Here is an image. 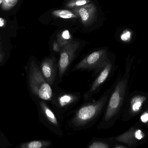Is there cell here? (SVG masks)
I'll list each match as a JSON object with an SVG mask.
<instances>
[{
    "label": "cell",
    "instance_id": "6da1fadb",
    "mask_svg": "<svg viewBox=\"0 0 148 148\" xmlns=\"http://www.w3.org/2000/svg\"><path fill=\"white\" fill-rule=\"evenodd\" d=\"M111 88L104 92L97 100H91L84 103L76 111L72 123L77 127L84 126L97 118L106 109Z\"/></svg>",
    "mask_w": 148,
    "mask_h": 148
},
{
    "label": "cell",
    "instance_id": "7a4b0ae2",
    "mask_svg": "<svg viewBox=\"0 0 148 148\" xmlns=\"http://www.w3.org/2000/svg\"><path fill=\"white\" fill-rule=\"evenodd\" d=\"M30 89L37 99L50 103L55 93V86H51L42 75L40 66L35 61L31 63L29 73Z\"/></svg>",
    "mask_w": 148,
    "mask_h": 148
},
{
    "label": "cell",
    "instance_id": "3957f363",
    "mask_svg": "<svg viewBox=\"0 0 148 148\" xmlns=\"http://www.w3.org/2000/svg\"><path fill=\"white\" fill-rule=\"evenodd\" d=\"M87 44L85 41L74 39L62 49L58 58V75L56 85L61 82L69 69Z\"/></svg>",
    "mask_w": 148,
    "mask_h": 148
},
{
    "label": "cell",
    "instance_id": "277c9868",
    "mask_svg": "<svg viewBox=\"0 0 148 148\" xmlns=\"http://www.w3.org/2000/svg\"><path fill=\"white\" fill-rule=\"evenodd\" d=\"M109 59L108 47H103L96 49L77 63L71 72L92 71L93 76H95L105 66Z\"/></svg>",
    "mask_w": 148,
    "mask_h": 148
},
{
    "label": "cell",
    "instance_id": "5b68a950",
    "mask_svg": "<svg viewBox=\"0 0 148 148\" xmlns=\"http://www.w3.org/2000/svg\"><path fill=\"white\" fill-rule=\"evenodd\" d=\"M82 97L80 92L66 91L55 86L54 94L49 104L54 111L63 113L78 103Z\"/></svg>",
    "mask_w": 148,
    "mask_h": 148
},
{
    "label": "cell",
    "instance_id": "8992f818",
    "mask_svg": "<svg viewBox=\"0 0 148 148\" xmlns=\"http://www.w3.org/2000/svg\"><path fill=\"white\" fill-rule=\"evenodd\" d=\"M126 84V80L119 81L110 94L103 116L105 122L110 121L120 110L125 95Z\"/></svg>",
    "mask_w": 148,
    "mask_h": 148
},
{
    "label": "cell",
    "instance_id": "52a82bcc",
    "mask_svg": "<svg viewBox=\"0 0 148 148\" xmlns=\"http://www.w3.org/2000/svg\"><path fill=\"white\" fill-rule=\"evenodd\" d=\"M113 67L112 62L109 59L105 66L97 74V77L91 84L88 90L83 95L82 98H83L84 102L91 101L94 96L100 91L108 78Z\"/></svg>",
    "mask_w": 148,
    "mask_h": 148
},
{
    "label": "cell",
    "instance_id": "ba28073f",
    "mask_svg": "<svg viewBox=\"0 0 148 148\" xmlns=\"http://www.w3.org/2000/svg\"><path fill=\"white\" fill-rule=\"evenodd\" d=\"M57 57L52 54L45 57L41 62L40 66L42 75L53 87L55 85L58 75V59Z\"/></svg>",
    "mask_w": 148,
    "mask_h": 148
},
{
    "label": "cell",
    "instance_id": "9c48e42d",
    "mask_svg": "<svg viewBox=\"0 0 148 148\" xmlns=\"http://www.w3.org/2000/svg\"><path fill=\"white\" fill-rule=\"evenodd\" d=\"M72 10L79 18L81 23L85 28L93 25L96 20L97 10L94 3H90L73 9Z\"/></svg>",
    "mask_w": 148,
    "mask_h": 148
},
{
    "label": "cell",
    "instance_id": "30bf717a",
    "mask_svg": "<svg viewBox=\"0 0 148 148\" xmlns=\"http://www.w3.org/2000/svg\"><path fill=\"white\" fill-rule=\"evenodd\" d=\"M145 134L140 129L132 128L129 130L116 137L115 140L120 142L131 145H134L139 141L144 139Z\"/></svg>",
    "mask_w": 148,
    "mask_h": 148
},
{
    "label": "cell",
    "instance_id": "8fae6325",
    "mask_svg": "<svg viewBox=\"0 0 148 148\" xmlns=\"http://www.w3.org/2000/svg\"><path fill=\"white\" fill-rule=\"evenodd\" d=\"M38 103L40 112L45 119L52 125L58 127L59 122L54 111L50 106L49 103L38 99Z\"/></svg>",
    "mask_w": 148,
    "mask_h": 148
},
{
    "label": "cell",
    "instance_id": "7c38bea8",
    "mask_svg": "<svg viewBox=\"0 0 148 148\" xmlns=\"http://www.w3.org/2000/svg\"><path fill=\"white\" fill-rule=\"evenodd\" d=\"M54 38L62 49L74 39L73 34L68 29L59 31Z\"/></svg>",
    "mask_w": 148,
    "mask_h": 148
},
{
    "label": "cell",
    "instance_id": "4fadbf2b",
    "mask_svg": "<svg viewBox=\"0 0 148 148\" xmlns=\"http://www.w3.org/2000/svg\"><path fill=\"white\" fill-rule=\"evenodd\" d=\"M52 14L57 18L63 19H72L77 18L72 10H56L52 12Z\"/></svg>",
    "mask_w": 148,
    "mask_h": 148
},
{
    "label": "cell",
    "instance_id": "5bb4252c",
    "mask_svg": "<svg viewBox=\"0 0 148 148\" xmlns=\"http://www.w3.org/2000/svg\"><path fill=\"white\" fill-rule=\"evenodd\" d=\"M50 143L47 141H33L25 144L23 148H44L48 147Z\"/></svg>",
    "mask_w": 148,
    "mask_h": 148
},
{
    "label": "cell",
    "instance_id": "9a60e30c",
    "mask_svg": "<svg viewBox=\"0 0 148 148\" xmlns=\"http://www.w3.org/2000/svg\"><path fill=\"white\" fill-rule=\"evenodd\" d=\"M90 0H69L66 3V8L69 9L75 8L90 3Z\"/></svg>",
    "mask_w": 148,
    "mask_h": 148
},
{
    "label": "cell",
    "instance_id": "2e32d148",
    "mask_svg": "<svg viewBox=\"0 0 148 148\" xmlns=\"http://www.w3.org/2000/svg\"><path fill=\"white\" fill-rule=\"evenodd\" d=\"M49 47L51 54L54 55L56 56H59L62 49V48L61 47L54 37L49 41Z\"/></svg>",
    "mask_w": 148,
    "mask_h": 148
},
{
    "label": "cell",
    "instance_id": "e0dca14e",
    "mask_svg": "<svg viewBox=\"0 0 148 148\" xmlns=\"http://www.w3.org/2000/svg\"><path fill=\"white\" fill-rule=\"evenodd\" d=\"M146 98L143 97H136L132 101V110L134 113H137L141 108L143 103Z\"/></svg>",
    "mask_w": 148,
    "mask_h": 148
},
{
    "label": "cell",
    "instance_id": "ac0fdd59",
    "mask_svg": "<svg viewBox=\"0 0 148 148\" xmlns=\"http://www.w3.org/2000/svg\"><path fill=\"white\" fill-rule=\"evenodd\" d=\"M2 8L4 10H8L14 7L18 0H2Z\"/></svg>",
    "mask_w": 148,
    "mask_h": 148
},
{
    "label": "cell",
    "instance_id": "d6986e66",
    "mask_svg": "<svg viewBox=\"0 0 148 148\" xmlns=\"http://www.w3.org/2000/svg\"><path fill=\"white\" fill-rule=\"evenodd\" d=\"M88 148H109L108 145L101 142H95L93 143Z\"/></svg>",
    "mask_w": 148,
    "mask_h": 148
},
{
    "label": "cell",
    "instance_id": "ffe728a7",
    "mask_svg": "<svg viewBox=\"0 0 148 148\" xmlns=\"http://www.w3.org/2000/svg\"><path fill=\"white\" fill-rule=\"evenodd\" d=\"M131 32L128 30H125L121 35V39L123 41H127L130 39Z\"/></svg>",
    "mask_w": 148,
    "mask_h": 148
},
{
    "label": "cell",
    "instance_id": "44dd1931",
    "mask_svg": "<svg viewBox=\"0 0 148 148\" xmlns=\"http://www.w3.org/2000/svg\"><path fill=\"white\" fill-rule=\"evenodd\" d=\"M141 121L143 123H147L148 122V112H146L142 115L140 117Z\"/></svg>",
    "mask_w": 148,
    "mask_h": 148
},
{
    "label": "cell",
    "instance_id": "7402d4cb",
    "mask_svg": "<svg viewBox=\"0 0 148 148\" xmlns=\"http://www.w3.org/2000/svg\"><path fill=\"white\" fill-rule=\"evenodd\" d=\"M6 20L3 18L0 17V27H4L6 25Z\"/></svg>",
    "mask_w": 148,
    "mask_h": 148
},
{
    "label": "cell",
    "instance_id": "603a6c76",
    "mask_svg": "<svg viewBox=\"0 0 148 148\" xmlns=\"http://www.w3.org/2000/svg\"><path fill=\"white\" fill-rule=\"evenodd\" d=\"M114 148H127L126 147H124V146H117L115 147Z\"/></svg>",
    "mask_w": 148,
    "mask_h": 148
},
{
    "label": "cell",
    "instance_id": "cb8c5ba5",
    "mask_svg": "<svg viewBox=\"0 0 148 148\" xmlns=\"http://www.w3.org/2000/svg\"><path fill=\"white\" fill-rule=\"evenodd\" d=\"M2 0H0V5L2 3Z\"/></svg>",
    "mask_w": 148,
    "mask_h": 148
}]
</instances>
